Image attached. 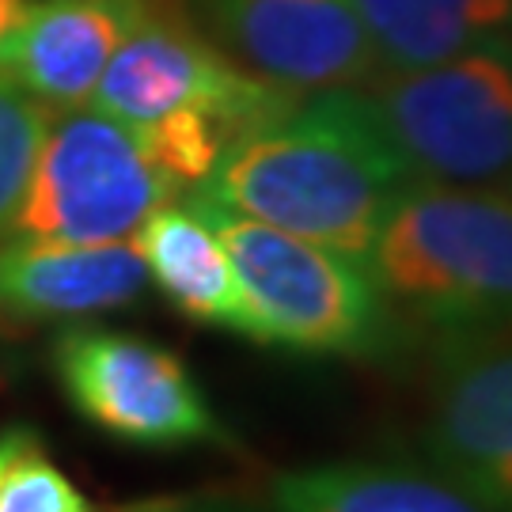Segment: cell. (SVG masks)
Masks as SVG:
<instances>
[{
	"mask_svg": "<svg viewBox=\"0 0 512 512\" xmlns=\"http://www.w3.org/2000/svg\"><path fill=\"white\" fill-rule=\"evenodd\" d=\"M217 50L281 92L368 88L380 57L353 0H202Z\"/></svg>",
	"mask_w": 512,
	"mask_h": 512,
	"instance_id": "9",
	"label": "cell"
},
{
	"mask_svg": "<svg viewBox=\"0 0 512 512\" xmlns=\"http://www.w3.org/2000/svg\"><path fill=\"white\" fill-rule=\"evenodd\" d=\"M384 73H410L512 38V0H353Z\"/></svg>",
	"mask_w": 512,
	"mask_h": 512,
	"instance_id": "14",
	"label": "cell"
},
{
	"mask_svg": "<svg viewBox=\"0 0 512 512\" xmlns=\"http://www.w3.org/2000/svg\"><path fill=\"white\" fill-rule=\"evenodd\" d=\"M425 463L512 512V330L444 338L425 391Z\"/></svg>",
	"mask_w": 512,
	"mask_h": 512,
	"instance_id": "8",
	"label": "cell"
},
{
	"mask_svg": "<svg viewBox=\"0 0 512 512\" xmlns=\"http://www.w3.org/2000/svg\"><path fill=\"white\" fill-rule=\"evenodd\" d=\"M148 0H42L0 46V73L46 110L92 103L95 84Z\"/></svg>",
	"mask_w": 512,
	"mask_h": 512,
	"instance_id": "10",
	"label": "cell"
},
{
	"mask_svg": "<svg viewBox=\"0 0 512 512\" xmlns=\"http://www.w3.org/2000/svg\"><path fill=\"white\" fill-rule=\"evenodd\" d=\"M410 183L365 88H334L236 137L194 194L368 270L387 209Z\"/></svg>",
	"mask_w": 512,
	"mask_h": 512,
	"instance_id": "1",
	"label": "cell"
},
{
	"mask_svg": "<svg viewBox=\"0 0 512 512\" xmlns=\"http://www.w3.org/2000/svg\"><path fill=\"white\" fill-rule=\"evenodd\" d=\"M50 357L69 406L122 444L186 448L224 437L194 372L152 338L76 323L57 334Z\"/></svg>",
	"mask_w": 512,
	"mask_h": 512,
	"instance_id": "7",
	"label": "cell"
},
{
	"mask_svg": "<svg viewBox=\"0 0 512 512\" xmlns=\"http://www.w3.org/2000/svg\"><path fill=\"white\" fill-rule=\"evenodd\" d=\"M50 110L0 73V232L12 228L35 171Z\"/></svg>",
	"mask_w": 512,
	"mask_h": 512,
	"instance_id": "16",
	"label": "cell"
},
{
	"mask_svg": "<svg viewBox=\"0 0 512 512\" xmlns=\"http://www.w3.org/2000/svg\"><path fill=\"white\" fill-rule=\"evenodd\" d=\"M175 190L133 129L95 107L50 110L12 232L50 243H122Z\"/></svg>",
	"mask_w": 512,
	"mask_h": 512,
	"instance_id": "5",
	"label": "cell"
},
{
	"mask_svg": "<svg viewBox=\"0 0 512 512\" xmlns=\"http://www.w3.org/2000/svg\"><path fill=\"white\" fill-rule=\"evenodd\" d=\"M27 0H0V46L8 42V35L19 27V19L27 16Z\"/></svg>",
	"mask_w": 512,
	"mask_h": 512,
	"instance_id": "17",
	"label": "cell"
},
{
	"mask_svg": "<svg viewBox=\"0 0 512 512\" xmlns=\"http://www.w3.org/2000/svg\"><path fill=\"white\" fill-rule=\"evenodd\" d=\"M186 205L217 232L232 258L258 342L357 361L391 353L399 323L361 262L243 217L205 194H190Z\"/></svg>",
	"mask_w": 512,
	"mask_h": 512,
	"instance_id": "3",
	"label": "cell"
},
{
	"mask_svg": "<svg viewBox=\"0 0 512 512\" xmlns=\"http://www.w3.org/2000/svg\"><path fill=\"white\" fill-rule=\"evenodd\" d=\"M205 512H232V509H205Z\"/></svg>",
	"mask_w": 512,
	"mask_h": 512,
	"instance_id": "18",
	"label": "cell"
},
{
	"mask_svg": "<svg viewBox=\"0 0 512 512\" xmlns=\"http://www.w3.org/2000/svg\"><path fill=\"white\" fill-rule=\"evenodd\" d=\"M368 274L395 315L440 338L512 330V190L403 186Z\"/></svg>",
	"mask_w": 512,
	"mask_h": 512,
	"instance_id": "2",
	"label": "cell"
},
{
	"mask_svg": "<svg viewBox=\"0 0 512 512\" xmlns=\"http://www.w3.org/2000/svg\"><path fill=\"white\" fill-rule=\"evenodd\" d=\"M133 247L145 262L148 281L171 308L213 330L258 342L255 315L239 289L232 258L217 232L190 205H160L137 228Z\"/></svg>",
	"mask_w": 512,
	"mask_h": 512,
	"instance_id": "12",
	"label": "cell"
},
{
	"mask_svg": "<svg viewBox=\"0 0 512 512\" xmlns=\"http://www.w3.org/2000/svg\"><path fill=\"white\" fill-rule=\"evenodd\" d=\"M148 270L133 239L122 243H50L8 239L0 247V319L65 323L137 304Z\"/></svg>",
	"mask_w": 512,
	"mask_h": 512,
	"instance_id": "11",
	"label": "cell"
},
{
	"mask_svg": "<svg viewBox=\"0 0 512 512\" xmlns=\"http://www.w3.org/2000/svg\"><path fill=\"white\" fill-rule=\"evenodd\" d=\"M92 103L133 133L175 114H205L236 141L274 122L277 114L300 103V95L243 73L190 23L164 16L148 0L133 31L107 61Z\"/></svg>",
	"mask_w": 512,
	"mask_h": 512,
	"instance_id": "6",
	"label": "cell"
},
{
	"mask_svg": "<svg viewBox=\"0 0 512 512\" xmlns=\"http://www.w3.org/2000/svg\"><path fill=\"white\" fill-rule=\"evenodd\" d=\"M277 512H497L433 463L334 459L274 478Z\"/></svg>",
	"mask_w": 512,
	"mask_h": 512,
	"instance_id": "13",
	"label": "cell"
},
{
	"mask_svg": "<svg viewBox=\"0 0 512 512\" xmlns=\"http://www.w3.org/2000/svg\"><path fill=\"white\" fill-rule=\"evenodd\" d=\"M414 183L512 190V38L365 88Z\"/></svg>",
	"mask_w": 512,
	"mask_h": 512,
	"instance_id": "4",
	"label": "cell"
},
{
	"mask_svg": "<svg viewBox=\"0 0 512 512\" xmlns=\"http://www.w3.org/2000/svg\"><path fill=\"white\" fill-rule=\"evenodd\" d=\"M0 512H95V505L35 429L12 425L0 433Z\"/></svg>",
	"mask_w": 512,
	"mask_h": 512,
	"instance_id": "15",
	"label": "cell"
}]
</instances>
